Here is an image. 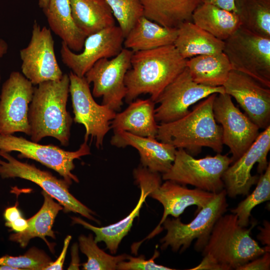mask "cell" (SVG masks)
<instances>
[{"label":"cell","instance_id":"cell-1","mask_svg":"<svg viewBox=\"0 0 270 270\" xmlns=\"http://www.w3.org/2000/svg\"><path fill=\"white\" fill-rule=\"evenodd\" d=\"M256 223L248 228L238 222L236 214L222 216L215 223L203 248L201 262L190 270L238 269L252 260L270 252V246L260 247L250 236Z\"/></svg>","mask_w":270,"mask_h":270},{"label":"cell","instance_id":"cell-2","mask_svg":"<svg viewBox=\"0 0 270 270\" xmlns=\"http://www.w3.org/2000/svg\"><path fill=\"white\" fill-rule=\"evenodd\" d=\"M186 62L174 44L134 52L124 78L126 102L130 104L140 94H148L155 102L186 68Z\"/></svg>","mask_w":270,"mask_h":270},{"label":"cell","instance_id":"cell-3","mask_svg":"<svg viewBox=\"0 0 270 270\" xmlns=\"http://www.w3.org/2000/svg\"><path fill=\"white\" fill-rule=\"evenodd\" d=\"M70 78L64 74L58 80L41 82L34 87L29 106L30 140L38 142L47 136L68 146L73 118L66 110Z\"/></svg>","mask_w":270,"mask_h":270},{"label":"cell","instance_id":"cell-4","mask_svg":"<svg viewBox=\"0 0 270 270\" xmlns=\"http://www.w3.org/2000/svg\"><path fill=\"white\" fill-rule=\"evenodd\" d=\"M217 94L205 98L181 118L159 124L156 138L176 149L183 148L192 156L199 154L203 147L221 153L224 145L222 128L216 122L213 112Z\"/></svg>","mask_w":270,"mask_h":270},{"label":"cell","instance_id":"cell-5","mask_svg":"<svg viewBox=\"0 0 270 270\" xmlns=\"http://www.w3.org/2000/svg\"><path fill=\"white\" fill-rule=\"evenodd\" d=\"M226 196L224 188L216 194L188 224L182 223L179 217L172 219L166 218L162 224L166 234L160 240V248L164 250L170 246L173 252H182L196 240L194 248L197 252H202L215 223L228 210Z\"/></svg>","mask_w":270,"mask_h":270},{"label":"cell","instance_id":"cell-6","mask_svg":"<svg viewBox=\"0 0 270 270\" xmlns=\"http://www.w3.org/2000/svg\"><path fill=\"white\" fill-rule=\"evenodd\" d=\"M232 163L231 158L220 153L196 158L183 148H177L174 160L162 179L218 194L224 188V173Z\"/></svg>","mask_w":270,"mask_h":270},{"label":"cell","instance_id":"cell-7","mask_svg":"<svg viewBox=\"0 0 270 270\" xmlns=\"http://www.w3.org/2000/svg\"><path fill=\"white\" fill-rule=\"evenodd\" d=\"M224 42L223 52L232 70L248 75L270 88V38L240 27Z\"/></svg>","mask_w":270,"mask_h":270},{"label":"cell","instance_id":"cell-8","mask_svg":"<svg viewBox=\"0 0 270 270\" xmlns=\"http://www.w3.org/2000/svg\"><path fill=\"white\" fill-rule=\"evenodd\" d=\"M87 142V140H84L78 150L72 152L52 144H39L22 136L0 134V150L9 153L19 152L18 158H30L39 162L59 174L70 185L73 180L79 182L76 176L72 172L75 167L74 160L91 154Z\"/></svg>","mask_w":270,"mask_h":270},{"label":"cell","instance_id":"cell-9","mask_svg":"<svg viewBox=\"0 0 270 270\" xmlns=\"http://www.w3.org/2000/svg\"><path fill=\"white\" fill-rule=\"evenodd\" d=\"M0 156L6 160L0 159V176L2 178H19L32 182L58 201L66 212L78 213L88 219L98 222L92 216L94 212L70 192V184L64 180L58 179L50 172L40 170L33 164L20 162L9 152L0 150Z\"/></svg>","mask_w":270,"mask_h":270},{"label":"cell","instance_id":"cell-10","mask_svg":"<svg viewBox=\"0 0 270 270\" xmlns=\"http://www.w3.org/2000/svg\"><path fill=\"white\" fill-rule=\"evenodd\" d=\"M70 78L69 92L70 94L74 118L73 120L84 126L86 134L84 139L89 136L95 140L98 148L103 146L106 134L112 129L110 123L116 112L108 106L98 104L94 100L90 84L84 76L79 77L72 71Z\"/></svg>","mask_w":270,"mask_h":270},{"label":"cell","instance_id":"cell-11","mask_svg":"<svg viewBox=\"0 0 270 270\" xmlns=\"http://www.w3.org/2000/svg\"><path fill=\"white\" fill-rule=\"evenodd\" d=\"M133 52L124 48L111 60L101 58L84 76L89 84H93V96L102 98V104L115 112L121 109L126 95L124 78L130 67Z\"/></svg>","mask_w":270,"mask_h":270},{"label":"cell","instance_id":"cell-12","mask_svg":"<svg viewBox=\"0 0 270 270\" xmlns=\"http://www.w3.org/2000/svg\"><path fill=\"white\" fill-rule=\"evenodd\" d=\"M223 86L211 87L194 82L186 68L163 90L155 102L157 122L176 120L189 112V108L213 94L224 93Z\"/></svg>","mask_w":270,"mask_h":270},{"label":"cell","instance_id":"cell-13","mask_svg":"<svg viewBox=\"0 0 270 270\" xmlns=\"http://www.w3.org/2000/svg\"><path fill=\"white\" fill-rule=\"evenodd\" d=\"M33 84L19 72H12L4 82L0 94V134L20 132L30 136L29 104Z\"/></svg>","mask_w":270,"mask_h":270},{"label":"cell","instance_id":"cell-14","mask_svg":"<svg viewBox=\"0 0 270 270\" xmlns=\"http://www.w3.org/2000/svg\"><path fill=\"white\" fill-rule=\"evenodd\" d=\"M23 75L33 84L60 80L63 73L56 60L51 30L35 20L28 45L20 51Z\"/></svg>","mask_w":270,"mask_h":270},{"label":"cell","instance_id":"cell-15","mask_svg":"<svg viewBox=\"0 0 270 270\" xmlns=\"http://www.w3.org/2000/svg\"><path fill=\"white\" fill-rule=\"evenodd\" d=\"M213 112L222 128L223 144L229 148L234 162L252 144L260 134V128L235 106L232 97L225 92L216 94Z\"/></svg>","mask_w":270,"mask_h":270},{"label":"cell","instance_id":"cell-16","mask_svg":"<svg viewBox=\"0 0 270 270\" xmlns=\"http://www.w3.org/2000/svg\"><path fill=\"white\" fill-rule=\"evenodd\" d=\"M124 36L116 25L87 36L82 52L76 54L62 42L60 56L63 63L79 77L86 72L98 60L116 56L124 48Z\"/></svg>","mask_w":270,"mask_h":270},{"label":"cell","instance_id":"cell-17","mask_svg":"<svg viewBox=\"0 0 270 270\" xmlns=\"http://www.w3.org/2000/svg\"><path fill=\"white\" fill-rule=\"evenodd\" d=\"M270 150V126L260 132L257 138L236 160L226 170L222 176L226 194L230 198L248 195L251 187L259 177L252 176L251 170L258 163V172L262 174L269 162L267 156Z\"/></svg>","mask_w":270,"mask_h":270},{"label":"cell","instance_id":"cell-18","mask_svg":"<svg viewBox=\"0 0 270 270\" xmlns=\"http://www.w3.org/2000/svg\"><path fill=\"white\" fill-rule=\"evenodd\" d=\"M225 93L232 96L246 115L264 130L270 123V88L251 76L231 70L222 86Z\"/></svg>","mask_w":270,"mask_h":270},{"label":"cell","instance_id":"cell-19","mask_svg":"<svg viewBox=\"0 0 270 270\" xmlns=\"http://www.w3.org/2000/svg\"><path fill=\"white\" fill-rule=\"evenodd\" d=\"M133 174L136 182L140 189V196L134 210L126 217L110 225L96 227L91 225L80 218H72L74 224L82 225L84 228L92 231L96 234V242H104L106 248L112 254H115L122 238L128 234L136 218L138 217L141 208L147 196L154 186L162 182L160 173L150 171L140 164L134 168Z\"/></svg>","mask_w":270,"mask_h":270},{"label":"cell","instance_id":"cell-20","mask_svg":"<svg viewBox=\"0 0 270 270\" xmlns=\"http://www.w3.org/2000/svg\"><path fill=\"white\" fill-rule=\"evenodd\" d=\"M216 194L186 186L170 180L156 184L148 196L158 201L164 207L162 219L153 231L144 240L150 239L162 230V224L169 215L178 218L190 206H196V212L208 204Z\"/></svg>","mask_w":270,"mask_h":270},{"label":"cell","instance_id":"cell-21","mask_svg":"<svg viewBox=\"0 0 270 270\" xmlns=\"http://www.w3.org/2000/svg\"><path fill=\"white\" fill-rule=\"evenodd\" d=\"M110 144L117 148L131 146L135 148L142 166L162 174L170 168L176 150L174 146L156 138L138 136L123 131L114 132Z\"/></svg>","mask_w":270,"mask_h":270},{"label":"cell","instance_id":"cell-22","mask_svg":"<svg viewBox=\"0 0 270 270\" xmlns=\"http://www.w3.org/2000/svg\"><path fill=\"white\" fill-rule=\"evenodd\" d=\"M155 104L150 98L132 101L124 111L116 114L111 122V128L114 132L123 131L156 138L158 124L154 116Z\"/></svg>","mask_w":270,"mask_h":270},{"label":"cell","instance_id":"cell-23","mask_svg":"<svg viewBox=\"0 0 270 270\" xmlns=\"http://www.w3.org/2000/svg\"><path fill=\"white\" fill-rule=\"evenodd\" d=\"M174 45L180 56L187 60L198 56L222 52L224 42L215 38L192 21H188L177 28Z\"/></svg>","mask_w":270,"mask_h":270},{"label":"cell","instance_id":"cell-24","mask_svg":"<svg viewBox=\"0 0 270 270\" xmlns=\"http://www.w3.org/2000/svg\"><path fill=\"white\" fill-rule=\"evenodd\" d=\"M177 28L164 26L144 16L140 18L124 38V48L133 52L174 44Z\"/></svg>","mask_w":270,"mask_h":270},{"label":"cell","instance_id":"cell-25","mask_svg":"<svg viewBox=\"0 0 270 270\" xmlns=\"http://www.w3.org/2000/svg\"><path fill=\"white\" fill-rule=\"evenodd\" d=\"M42 10L50 30L72 51L82 50L86 36L74 20L69 0H50L47 6Z\"/></svg>","mask_w":270,"mask_h":270},{"label":"cell","instance_id":"cell-26","mask_svg":"<svg viewBox=\"0 0 270 270\" xmlns=\"http://www.w3.org/2000/svg\"><path fill=\"white\" fill-rule=\"evenodd\" d=\"M78 28L87 36L115 25L112 11L105 0H69Z\"/></svg>","mask_w":270,"mask_h":270},{"label":"cell","instance_id":"cell-27","mask_svg":"<svg viewBox=\"0 0 270 270\" xmlns=\"http://www.w3.org/2000/svg\"><path fill=\"white\" fill-rule=\"evenodd\" d=\"M144 16L166 27L177 28L192 21L193 12L200 0H140Z\"/></svg>","mask_w":270,"mask_h":270},{"label":"cell","instance_id":"cell-28","mask_svg":"<svg viewBox=\"0 0 270 270\" xmlns=\"http://www.w3.org/2000/svg\"><path fill=\"white\" fill-rule=\"evenodd\" d=\"M192 21L215 38L224 41L240 27L238 14L215 6L200 3L192 16Z\"/></svg>","mask_w":270,"mask_h":270},{"label":"cell","instance_id":"cell-29","mask_svg":"<svg viewBox=\"0 0 270 270\" xmlns=\"http://www.w3.org/2000/svg\"><path fill=\"white\" fill-rule=\"evenodd\" d=\"M186 68L194 82L211 87L222 86L232 70L223 52L188 58L186 60Z\"/></svg>","mask_w":270,"mask_h":270},{"label":"cell","instance_id":"cell-30","mask_svg":"<svg viewBox=\"0 0 270 270\" xmlns=\"http://www.w3.org/2000/svg\"><path fill=\"white\" fill-rule=\"evenodd\" d=\"M42 194L44 197V204L34 216L27 220L28 227L23 232H16L10 236L11 240L18 242L22 248L36 237L42 238L50 247L46 236L55 238L52 227L56 215L63 207L55 202L53 198L44 190L42 191Z\"/></svg>","mask_w":270,"mask_h":270},{"label":"cell","instance_id":"cell-31","mask_svg":"<svg viewBox=\"0 0 270 270\" xmlns=\"http://www.w3.org/2000/svg\"><path fill=\"white\" fill-rule=\"evenodd\" d=\"M240 27L270 38V0H234Z\"/></svg>","mask_w":270,"mask_h":270},{"label":"cell","instance_id":"cell-32","mask_svg":"<svg viewBox=\"0 0 270 270\" xmlns=\"http://www.w3.org/2000/svg\"><path fill=\"white\" fill-rule=\"evenodd\" d=\"M78 241L81 252L88 258L87 262L82 264L84 270H116L118 264L128 258L126 254L113 256L104 252L98 246L92 234L81 235Z\"/></svg>","mask_w":270,"mask_h":270},{"label":"cell","instance_id":"cell-33","mask_svg":"<svg viewBox=\"0 0 270 270\" xmlns=\"http://www.w3.org/2000/svg\"><path fill=\"white\" fill-rule=\"evenodd\" d=\"M270 200V164L260 174L254 190L230 212L238 216L239 225L247 227L252 210L258 204Z\"/></svg>","mask_w":270,"mask_h":270},{"label":"cell","instance_id":"cell-34","mask_svg":"<svg viewBox=\"0 0 270 270\" xmlns=\"http://www.w3.org/2000/svg\"><path fill=\"white\" fill-rule=\"evenodd\" d=\"M124 38L138 20L144 16L140 0H105Z\"/></svg>","mask_w":270,"mask_h":270},{"label":"cell","instance_id":"cell-35","mask_svg":"<svg viewBox=\"0 0 270 270\" xmlns=\"http://www.w3.org/2000/svg\"><path fill=\"white\" fill-rule=\"evenodd\" d=\"M52 262L51 258L44 252L34 247L22 256H5L0 258V265L8 266L16 270H44Z\"/></svg>","mask_w":270,"mask_h":270},{"label":"cell","instance_id":"cell-36","mask_svg":"<svg viewBox=\"0 0 270 270\" xmlns=\"http://www.w3.org/2000/svg\"><path fill=\"white\" fill-rule=\"evenodd\" d=\"M160 255L159 252L156 250L152 257L146 260L144 256L133 257L128 255L126 262L123 260L119 262L116 270H172L170 268L158 264L154 260Z\"/></svg>","mask_w":270,"mask_h":270},{"label":"cell","instance_id":"cell-37","mask_svg":"<svg viewBox=\"0 0 270 270\" xmlns=\"http://www.w3.org/2000/svg\"><path fill=\"white\" fill-rule=\"evenodd\" d=\"M270 269V252L252 260L240 266L238 270H268Z\"/></svg>","mask_w":270,"mask_h":270},{"label":"cell","instance_id":"cell-38","mask_svg":"<svg viewBox=\"0 0 270 270\" xmlns=\"http://www.w3.org/2000/svg\"><path fill=\"white\" fill-rule=\"evenodd\" d=\"M71 238L70 236H66L64 240L63 248L60 256L54 262H52L44 270H61L63 269L64 262Z\"/></svg>","mask_w":270,"mask_h":270},{"label":"cell","instance_id":"cell-39","mask_svg":"<svg viewBox=\"0 0 270 270\" xmlns=\"http://www.w3.org/2000/svg\"><path fill=\"white\" fill-rule=\"evenodd\" d=\"M200 2L212 4L226 10L236 13L234 0H200Z\"/></svg>","mask_w":270,"mask_h":270},{"label":"cell","instance_id":"cell-40","mask_svg":"<svg viewBox=\"0 0 270 270\" xmlns=\"http://www.w3.org/2000/svg\"><path fill=\"white\" fill-rule=\"evenodd\" d=\"M5 225L10 228L15 232H20L24 230L28 227L27 220L21 216L12 222H6Z\"/></svg>","mask_w":270,"mask_h":270},{"label":"cell","instance_id":"cell-41","mask_svg":"<svg viewBox=\"0 0 270 270\" xmlns=\"http://www.w3.org/2000/svg\"><path fill=\"white\" fill-rule=\"evenodd\" d=\"M270 222L267 220L264 222V226L258 228L260 232L258 236V238L262 244L270 246Z\"/></svg>","mask_w":270,"mask_h":270},{"label":"cell","instance_id":"cell-42","mask_svg":"<svg viewBox=\"0 0 270 270\" xmlns=\"http://www.w3.org/2000/svg\"><path fill=\"white\" fill-rule=\"evenodd\" d=\"M4 216L6 222H13L18 218L22 216L20 211L16 206V205L6 208Z\"/></svg>","mask_w":270,"mask_h":270},{"label":"cell","instance_id":"cell-43","mask_svg":"<svg viewBox=\"0 0 270 270\" xmlns=\"http://www.w3.org/2000/svg\"><path fill=\"white\" fill-rule=\"evenodd\" d=\"M8 49V45L6 42L3 39L0 38V60L2 58L7 52Z\"/></svg>","mask_w":270,"mask_h":270},{"label":"cell","instance_id":"cell-44","mask_svg":"<svg viewBox=\"0 0 270 270\" xmlns=\"http://www.w3.org/2000/svg\"><path fill=\"white\" fill-rule=\"evenodd\" d=\"M50 0H38V5L42 9L46 8Z\"/></svg>","mask_w":270,"mask_h":270},{"label":"cell","instance_id":"cell-45","mask_svg":"<svg viewBox=\"0 0 270 270\" xmlns=\"http://www.w3.org/2000/svg\"><path fill=\"white\" fill-rule=\"evenodd\" d=\"M0 270H16L15 268H12L11 266H6V265H0Z\"/></svg>","mask_w":270,"mask_h":270}]
</instances>
